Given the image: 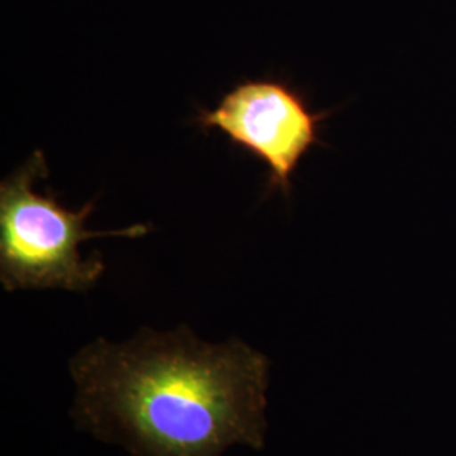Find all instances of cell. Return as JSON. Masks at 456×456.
I'll use <instances>...</instances> for the list:
<instances>
[{
    "label": "cell",
    "instance_id": "cell-1",
    "mask_svg": "<svg viewBox=\"0 0 456 456\" xmlns=\"http://www.w3.org/2000/svg\"><path fill=\"white\" fill-rule=\"evenodd\" d=\"M71 418L131 456H224L267 435L271 362L244 340L208 343L190 326L97 338L69 360Z\"/></svg>",
    "mask_w": 456,
    "mask_h": 456
},
{
    "label": "cell",
    "instance_id": "cell-2",
    "mask_svg": "<svg viewBox=\"0 0 456 456\" xmlns=\"http://www.w3.org/2000/svg\"><path fill=\"white\" fill-rule=\"evenodd\" d=\"M43 151L0 183V282L7 293L28 289H65L85 293L105 271L102 256L82 257L80 244L97 237H142L152 227L92 232L85 227L95 200L80 210L66 208L58 195L37 186L48 180Z\"/></svg>",
    "mask_w": 456,
    "mask_h": 456
},
{
    "label": "cell",
    "instance_id": "cell-3",
    "mask_svg": "<svg viewBox=\"0 0 456 456\" xmlns=\"http://www.w3.org/2000/svg\"><path fill=\"white\" fill-rule=\"evenodd\" d=\"M326 115L310 110L291 83L262 77L235 83L213 109L198 107L195 124L201 131L224 134L267 169L265 195L281 190L288 196L297 164L320 144Z\"/></svg>",
    "mask_w": 456,
    "mask_h": 456
}]
</instances>
